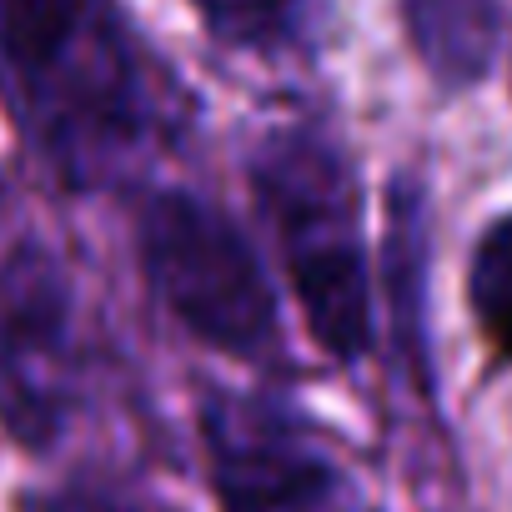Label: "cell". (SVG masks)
<instances>
[{
	"label": "cell",
	"instance_id": "obj_7",
	"mask_svg": "<svg viewBox=\"0 0 512 512\" xmlns=\"http://www.w3.org/2000/svg\"><path fill=\"white\" fill-rule=\"evenodd\" d=\"M211 46L251 61H297L322 41L327 0H186Z\"/></svg>",
	"mask_w": 512,
	"mask_h": 512
},
{
	"label": "cell",
	"instance_id": "obj_3",
	"mask_svg": "<svg viewBox=\"0 0 512 512\" xmlns=\"http://www.w3.org/2000/svg\"><path fill=\"white\" fill-rule=\"evenodd\" d=\"M136 256L151 297L201 347L272 367L287 352L277 292L241 226L206 196L166 186L141 201Z\"/></svg>",
	"mask_w": 512,
	"mask_h": 512
},
{
	"label": "cell",
	"instance_id": "obj_4",
	"mask_svg": "<svg viewBox=\"0 0 512 512\" xmlns=\"http://www.w3.org/2000/svg\"><path fill=\"white\" fill-rule=\"evenodd\" d=\"M81 392L76 292L56 256L26 236H0V427L46 447L71 422Z\"/></svg>",
	"mask_w": 512,
	"mask_h": 512
},
{
	"label": "cell",
	"instance_id": "obj_2",
	"mask_svg": "<svg viewBox=\"0 0 512 512\" xmlns=\"http://www.w3.org/2000/svg\"><path fill=\"white\" fill-rule=\"evenodd\" d=\"M256 211L267 216L307 332L332 362L372 347V292L362 246V186L347 146L317 121H282L246 156Z\"/></svg>",
	"mask_w": 512,
	"mask_h": 512
},
{
	"label": "cell",
	"instance_id": "obj_9",
	"mask_svg": "<svg viewBox=\"0 0 512 512\" xmlns=\"http://www.w3.org/2000/svg\"><path fill=\"white\" fill-rule=\"evenodd\" d=\"M41 512H151L131 497H116V492H101V487H71L61 497H51Z\"/></svg>",
	"mask_w": 512,
	"mask_h": 512
},
{
	"label": "cell",
	"instance_id": "obj_1",
	"mask_svg": "<svg viewBox=\"0 0 512 512\" xmlns=\"http://www.w3.org/2000/svg\"><path fill=\"white\" fill-rule=\"evenodd\" d=\"M0 101L81 191L131 176L186 121V91L126 0H0Z\"/></svg>",
	"mask_w": 512,
	"mask_h": 512
},
{
	"label": "cell",
	"instance_id": "obj_6",
	"mask_svg": "<svg viewBox=\"0 0 512 512\" xmlns=\"http://www.w3.org/2000/svg\"><path fill=\"white\" fill-rule=\"evenodd\" d=\"M397 21L412 61L442 96L477 91L502 56V0H397Z\"/></svg>",
	"mask_w": 512,
	"mask_h": 512
},
{
	"label": "cell",
	"instance_id": "obj_8",
	"mask_svg": "<svg viewBox=\"0 0 512 512\" xmlns=\"http://www.w3.org/2000/svg\"><path fill=\"white\" fill-rule=\"evenodd\" d=\"M467 312L492 362L512 367V211L492 216L467 251Z\"/></svg>",
	"mask_w": 512,
	"mask_h": 512
},
{
	"label": "cell",
	"instance_id": "obj_5",
	"mask_svg": "<svg viewBox=\"0 0 512 512\" xmlns=\"http://www.w3.org/2000/svg\"><path fill=\"white\" fill-rule=\"evenodd\" d=\"M196 422L216 512H337L342 467L322 432L287 402L206 392Z\"/></svg>",
	"mask_w": 512,
	"mask_h": 512
}]
</instances>
